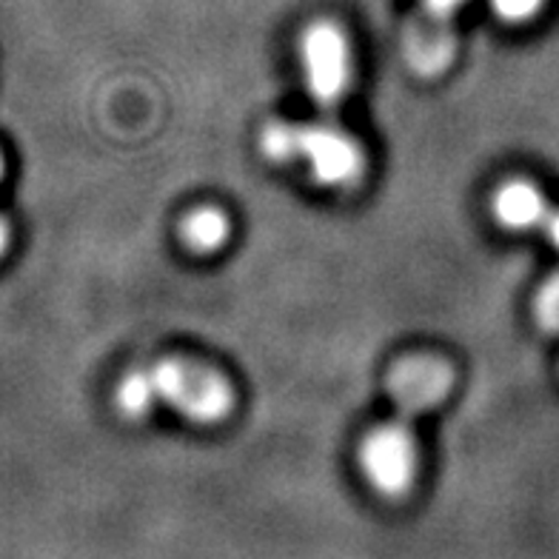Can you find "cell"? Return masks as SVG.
<instances>
[{
	"label": "cell",
	"mask_w": 559,
	"mask_h": 559,
	"mask_svg": "<svg viewBox=\"0 0 559 559\" xmlns=\"http://www.w3.org/2000/svg\"><path fill=\"white\" fill-rule=\"evenodd\" d=\"M260 152L272 163L306 160L309 175L329 189H352L362 180V146L337 123H269L260 134Z\"/></svg>",
	"instance_id": "6da1fadb"
},
{
	"label": "cell",
	"mask_w": 559,
	"mask_h": 559,
	"mask_svg": "<svg viewBox=\"0 0 559 559\" xmlns=\"http://www.w3.org/2000/svg\"><path fill=\"white\" fill-rule=\"evenodd\" d=\"M146 368L157 403L169 405L171 412L192 419L198 426H214L235 408V389L214 368L183 357H169Z\"/></svg>",
	"instance_id": "7a4b0ae2"
},
{
	"label": "cell",
	"mask_w": 559,
	"mask_h": 559,
	"mask_svg": "<svg viewBox=\"0 0 559 559\" xmlns=\"http://www.w3.org/2000/svg\"><path fill=\"white\" fill-rule=\"evenodd\" d=\"M302 72H306V86L314 104L332 111L343 104L352 88V49H348L346 35L334 23H311L300 44Z\"/></svg>",
	"instance_id": "3957f363"
},
{
	"label": "cell",
	"mask_w": 559,
	"mask_h": 559,
	"mask_svg": "<svg viewBox=\"0 0 559 559\" xmlns=\"http://www.w3.org/2000/svg\"><path fill=\"white\" fill-rule=\"evenodd\" d=\"M360 468L371 488L383 497H403L412 491L417 477L414 426L394 417L371 431L360 445Z\"/></svg>",
	"instance_id": "277c9868"
},
{
	"label": "cell",
	"mask_w": 559,
	"mask_h": 559,
	"mask_svg": "<svg viewBox=\"0 0 559 559\" xmlns=\"http://www.w3.org/2000/svg\"><path fill=\"white\" fill-rule=\"evenodd\" d=\"M454 374L437 357H405L389 371L385 389L394 403V417L414 426L419 414L431 412L449 397Z\"/></svg>",
	"instance_id": "5b68a950"
},
{
	"label": "cell",
	"mask_w": 559,
	"mask_h": 559,
	"mask_svg": "<svg viewBox=\"0 0 559 559\" xmlns=\"http://www.w3.org/2000/svg\"><path fill=\"white\" fill-rule=\"evenodd\" d=\"M491 212L493 221L500 223L502 228L531 231V228H543V223L551 214V206H548L545 194L534 183H528V180H508L493 194Z\"/></svg>",
	"instance_id": "8992f818"
},
{
	"label": "cell",
	"mask_w": 559,
	"mask_h": 559,
	"mask_svg": "<svg viewBox=\"0 0 559 559\" xmlns=\"http://www.w3.org/2000/svg\"><path fill=\"white\" fill-rule=\"evenodd\" d=\"M451 55H454V37L440 17H428V23H417L408 35V63L426 78H435L449 67Z\"/></svg>",
	"instance_id": "52a82bcc"
},
{
	"label": "cell",
	"mask_w": 559,
	"mask_h": 559,
	"mask_svg": "<svg viewBox=\"0 0 559 559\" xmlns=\"http://www.w3.org/2000/svg\"><path fill=\"white\" fill-rule=\"evenodd\" d=\"M180 235H183V243L189 246L198 254H212V251L223 249L231 235V223H228L226 214L214 206L194 209L189 217L180 226Z\"/></svg>",
	"instance_id": "ba28073f"
},
{
	"label": "cell",
	"mask_w": 559,
	"mask_h": 559,
	"mask_svg": "<svg viewBox=\"0 0 559 559\" xmlns=\"http://www.w3.org/2000/svg\"><path fill=\"white\" fill-rule=\"evenodd\" d=\"M115 400H118L120 414L129 419H143L155 412L157 394L155 385H152V377H148V368H134V371H129L120 380Z\"/></svg>",
	"instance_id": "9c48e42d"
},
{
	"label": "cell",
	"mask_w": 559,
	"mask_h": 559,
	"mask_svg": "<svg viewBox=\"0 0 559 559\" xmlns=\"http://www.w3.org/2000/svg\"><path fill=\"white\" fill-rule=\"evenodd\" d=\"M534 317H537L539 329L559 334V274L543 283V288L534 297Z\"/></svg>",
	"instance_id": "30bf717a"
},
{
	"label": "cell",
	"mask_w": 559,
	"mask_h": 559,
	"mask_svg": "<svg viewBox=\"0 0 559 559\" xmlns=\"http://www.w3.org/2000/svg\"><path fill=\"white\" fill-rule=\"evenodd\" d=\"M493 12L508 23H523L537 15L543 0H491Z\"/></svg>",
	"instance_id": "8fae6325"
},
{
	"label": "cell",
	"mask_w": 559,
	"mask_h": 559,
	"mask_svg": "<svg viewBox=\"0 0 559 559\" xmlns=\"http://www.w3.org/2000/svg\"><path fill=\"white\" fill-rule=\"evenodd\" d=\"M465 0H423L428 17H440V21H449L456 9L463 7Z\"/></svg>",
	"instance_id": "7c38bea8"
},
{
	"label": "cell",
	"mask_w": 559,
	"mask_h": 559,
	"mask_svg": "<svg viewBox=\"0 0 559 559\" xmlns=\"http://www.w3.org/2000/svg\"><path fill=\"white\" fill-rule=\"evenodd\" d=\"M548 240H551L554 249H559V209H551V214H548V221L543 223V228H539Z\"/></svg>",
	"instance_id": "4fadbf2b"
},
{
	"label": "cell",
	"mask_w": 559,
	"mask_h": 559,
	"mask_svg": "<svg viewBox=\"0 0 559 559\" xmlns=\"http://www.w3.org/2000/svg\"><path fill=\"white\" fill-rule=\"evenodd\" d=\"M7 249H9V226L0 221V258L7 254Z\"/></svg>",
	"instance_id": "5bb4252c"
},
{
	"label": "cell",
	"mask_w": 559,
	"mask_h": 559,
	"mask_svg": "<svg viewBox=\"0 0 559 559\" xmlns=\"http://www.w3.org/2000/svg\"><path fill=\"white\" fill-rule=\"evenodd\" d=\"M3 171H7V163H3V152H0V180H3Z\"/></svg>",
	"instance_id": "9a60e30c"
}]
</instances>
